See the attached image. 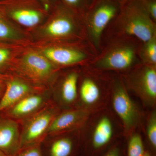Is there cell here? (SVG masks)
Instances as JSON below:
<instances>
[{
  "instance_id": "obj_1",
  "label": "cell",
  "mask_w": 156,
  "mask_h": 156,
  "mask_svg": "<svg viewBox=\"0 0 156 156\" xmlns=\"http://www.w3.org/2000/svg\"><path fill=\"white\" fill-rule=\"evenodd\" d=\"M120 4L119 14L108 27V40L133 38L144 43L156 36V22L148 14L144 0H126Z\"/></svg>"
},
{
  "instance_id": "obj_2",
  "label": "cell",
  "mask_w": 156,
  "mask_h": 156,
  "mask_svg": "<svg viewBox=\"0 0 156 156\" xmlns=\"http://www.w3.org/2000/svg\"><path fill=\"white\" fill-rule=\"evenodd\" d=\"M100 53L89 62L98 70L123 71L129 69L139 60L140 43L133 38L108 39Z\"/></svg>"
},
{
  "instance_id": "obj_3",
  "label": "cell",
  "mask_w": 156,
  "mask_h": 156,
  "mask_svg": "<svg viewBox=\"0 0 156 156\" xmlns=\"http://www.w3.org/2000/svg\"><path fill=\"white\" fill-rule=\"evenodd\" d=\"M121 4L114 0H94L84 15L86 39L97 55L102 49L104 34L119 12Z\"/></svg>"
},
{
  "instance_id": "obj_4",
  "label": "cell",
  "mask_w": 156,
  "mask_h": 156,
  "mask_svg": "<svg viewBox=\"0 0 156 156\" xmlns=\"http://www.w3.org/2000/svg\"><path fill=\"white\" fill-rule=\"evenodd\" d=\"M39 2V0H0V10L6 17L21 25L32 27L39 23L44 12H48L43 6L40 7Z\"/></svg>"
},
{
  "instance_id": "obj_5",
  "label": "cell",
  "mask_w": 156,
  "mask_h": 156,
  "mask_svg": "<svg viewBox=\"0 0 156 156\" xmlns=\"http://www.w3.org/2000/svg\"><path fill=\"white\" fill-rule=\"evenodd\" d=\"M43 53L48 59L62 66L72 65L86 62H89L97 55L91 47L85 49L53 47L45 49Z\"/></svg>"
},
{
  "instance_id": "obj_6",
  "label": "cell",
  "mask_w": 156,
  "mask_h": 156,
  "mask_svg": "<svg viewBox=\"0 0 156 156\" xmlns=\"http://www.w3.org/2000/svg\"><path fill=\"white\" fill-rule=\"evenodd\" d=\"M112 101L115 112L122 120L126 131H129L136 124L138 113L134 102L120 81L115 83Z\"/></svg>"
},
{
  "instance_id": "obj_7",
  "label": "cell",
  "mask_w": 156,
  "mask_h": 156,
  "mask_svg": "<svg viewBox=\"0 0 156 156\" xmlns=\"http://www.w3.org/2000/svg\"><path fill=\"white\" fill-rule=\"evenodd\" d=\"M55 8V17L47 27V32L51 36L57 38L72 36L76 32L75 17L78 15L60 2Z\"/></svg>"
},
{
  "instance_id": "obj_8",
  "label": "cell",
  "mask_w": 156,
  "mask_h": 156,
  "mask_svg": "<svg viewBox=\"0 0 156 156\" xmlns=\"http://www.w3.org/2000/svg\"><path fill=\"white\" fill-rule=\"evenodd\" d=\"M18 125L14 120L0 114V151L14 156L20 150Z\"/></svg>"
},
{
  "instance_id": "obj_9",
  "label": "cell",
  "mask_w": 156,
  "mask_h": 156,
  "mask_svg": "<svg viewBox=\"0 0 156 156\" xmlns=\"http://www.w3.org/2000/svg\"><path fill=\"white\" fill-rule=\"evenodd\" d=\"M53 111L47 110L34 117L20 135V149L32 145L47 131L53 119Z\"/></svg>"
},
{
  "instance_id": "obj_10",
  "label": "cell",
  "mask_w": 156,
  "mask_h": 156,
  "mask_svg": "<svg viewBox=\"0 0 156 156\" xmlns=\"http://www.w3.org/2000/svg\"><path fill=\"white\" fill-rule=\"evenodd\" d=\"M113 128L108 118L103 117L98 123L90 143L89 156H98L111 142Z\"/></svg>"
},
{
  "instance_id": "obj_11",
  "label": "cell",
  "mask_w": 156,
  "mask_h": 156,
  "mask_svg": "<svg viewBox=\"0 0 156 156\" xmlns=\"http://www.w3.org/2000/svg\"><path fill=\"white\" fill-rule=\"evenodd\" d=\"M30 92V87L24 82L14 79L8 80L0 99V114L13 106Z\"/></svg>"
},
{
  "instance_id": "obj_12",
  "label": "cell",
  "mask_w": 156,
  "mask_h": 156,
  "mask_svg": "<svg viewBox=\"0 0 156 156\" xmlns=\"http://www.w3.org/2000/svg\"><path fill=\"white\" fill-rule=\"evenodd\" d=\"M156 65L142 63L141 67L136 72L133 81L136 88L153 100L156 98Z\"/></svg>"
},
{
  "instance_id": "obj_13",
  "label": "cell",
  "mask_w": 156,
  "mask_h": 156,
  "mask_svg": "<svg viewBox=\"0 0 156 156\" xmlns=\"http://www.w3.org/2000/svg\"><path fill=\"white\" fill-rule=\"evenodd\" d=\"M44 101V98L41 95H27L2 113L5 114L3 115L8 117L20 118L25 116L37 109Z\"/></svg>"
},
{
  "instance_id": "obj_14",
  "label": "cell",
  "mask_w": 156,
  "mask_h": 156,
  "mask_svg": "<svg viewBox=\"0 0 156 156\" xmlns=\"http://www.w3.org/2000/svg\"><path fill=\"white\" fill-rule=\"evenodd\" d=\"M23 64L27 70L32 75L38 78H44L51 73L52 65L45 56L35 53L26 55Z\"/></svg>"
},
{
  "instance_id": "obj_15",
  "label": "cell",
  "mask_w": 156,
  "mask_h": 156,
  "mask_svg": "<svg viewBox=\"0 0 156 156\" xmlns=\"http://www.w3.org/2000/svg\"><path fill=\"white\" fill-rule=\"evenodd\" d=\"M85 115V112L81 110L65 112L53 119L47 131L51 134L66 130L74 126Z\"/></svg>"
},
{
  "instance_id": "obj_16",
  "label": "cell",
  "mask_w": 156,
  "mask_h": 156,
  "mask_svg": "<svg viewBox=\"0 0 156 156\" xmlns=\"http://www.w3.org/2000/svg\"><path fill=\"white\" fill-rule=\"evenodd\" d=\"M80 94L84 103L88 105L95 103L100 96V89L97 83L92 78H85L81 84Z\"/></svg>"
},
{
  "instance_id": "obj_17",
  "label": "cell",
  "mask_w": 156,
  "mask_h": 156,
  "mask_svg": "<svg viewBox=\"0 0 156 156\" xmlns=\"http://www.w3.org/2000/svg\"><path fill=\"white\" fill-rule=\"evenodd\" d=\"M79 75L76 72H72L66 76L62 87V95L65 102H73L77 94V84Z\"/></svg>"
},
{
  "instance_id": "obj_18",
  "label": "cell",
  "mask_w": 156,
  "mask_h": 156,
  "mask_svg": "<svg viewBox=\"0 0 156 156\" xmlns=\"http://www.w3.org/2000/svg\"><path fill=\"white\" fill-rule=\"evenodd\" d=\"M140 44L139 57L141 63L156 66V36Z\"/></svg>"
},
{
  "instance_id": "obj_19",
  "label": "cell",
  "mask_w": 156,
  "mask_h": 156,
  "mask_svg": "<svg viewBox=\"0 0 156 156\" xmlns=\"http://www.w3.org/2000/svg\"><path fill=\"white\" fill-rule=\"evenodd\" d=\"M74 145L70 138L64 137L56 140L50 147V156H71L73 152Z\"/></svg>"
},
{
  "instance_id": "obj_20",
  "label": "cell",
  "mask_w": 156,
  "mask_h": 156,
  "mask_svg": "<svg viewBox=\"0 0 156 156\" xmlns=\"http://www.w3.org/2000/svg\"><path fill=\"white\" fill-rule=\"evenodd\" d=\"M125 150V156H143L146 150L140 135H132L128 140Z\"/></svg>"
},
{
  "instance_id": "obj_21",
  "label": "cell",
  "mask_w": 156,
  "mask_h": 156,
  "mask_svg": "<svg viewBox=\"0 0 156 156\" xmlns=\"http://www.w3.org/2000/svg\"><path fill=\"white\" fill-rule=\"evenodd\" d=\"M61 3L83 19L94 0H60Z\"/></svg>"
},
{
  "instance_id": "obj_22",
  "label": "cell",
  "mask_w": 156,
  "mask_h": 156,
  "mask_svg": "<svg viewBox=\"0 0 156 156\" xmlns=\"http://www.w3.org/2000/svg\"><path fill=\"white\" fill-rule=\"evenodd\" d=\"M6 15L0 10V40H10L14 37V33L5 19Z\"/></svg>"
},
{
  "instance_id": "obj_23",
  "label": "cell",
  "mask_w": 156,
  "mask_h": 156,
  "mask_svg": "<svg viewBox=\"0 0 156 156\" xmlns=\"http://www.w3.org/2000/svg\"><path fill=\"white\" fill-rule=\"evenodd\" d=\"M147 136L149 144L154 152L156 150V117L155 114L152 116L148 124Z\"/></svg>"
},
{
  "instance_id": "obj_24",
  "label": "cell",
  "mask_w": 156,
  "mask_h": 156,
  "mask_svg": "<svg viewBox=\"0 0 156 156\" xmlns=\"http://www.w3.org/2000/svg\"><path fill=\"white\" fill-rule=\"evenodd\" d=\"M119 144H113L99 156H125V151Z\"/></svg>"
},
{
  "instance_id": "obj_25",
  "label": "cell",
  "mask_w": 156,
  "mask_h": 156,
  "mask_svg": "<svg viewBox=\"0 0 156 156\" xmlns=\"http://www.w3.org/2000/svg\"><path fill=\"white\" fill-rule=\"evenodd\" d=\"M23 149L14 156H43L39 146L31 145Z\"/></svg>"
},
{
  "instance_id": "obj_26",
  "label": "cell",
  "mask_w": 156,
  "mask_h": 156,
  "mask_svg": "<svg viewBox=\"0 0 156 156\" xmlns=\"http://www.w3.org/2000/svg\"><path fill=\"white\" fill-rule=\"evenodd\" d=\"M11 52L8 48L0 46V73L1 71L5 67L10 58ZM3 74V73H2Z\"/></svg>"
},
{
  "instance_id": "obj_27",
  "label": "cell",
  "mask_w": 156,
  "mask_h": 156,
  "mask_svg": "<svg viewBox=\"0 0 156 156\" xmlns=\"http://www.w3.org/2000/svg\"><path fill=\"white\" fill-rule=\"evenodd\" d=\"M148 14L154 22L156 21V0H144Z\"/></svg>"
},
{
  "instance_id": "obj_28",
  "label": "cell",
  "mask_w": 156,
  "mask_h": 156,
  "mask_svg": "<svg viewBox=\"0 0 156 156\" xmlns=\"http://www.w3.org/2000/svg\"><path fill=\"white\" fill-rule=\"evenodd\" d=\"M44 6V8L46 11H48L51 10L52 8H54V5H56L58 3L57 2H60V0H39Z\"/></svg>"
},
{
  "instance_id": "obj_29",
  "label": "cell",
  "mask_w": 156,
  "mask_h": 156,
  "mask_svg": "<svg viewBox=\"0 0 156 156\" xmlns=\"http://www.w3.org/2000/svg\"><path fill=\"white\" fill-rule=\"evenodd\" d=\"M8 80V79L5 75L0 73V84H5Z\"/></svg>"
},
{
  "instance_id": "obj_30",
  "label": "cell",
  "mask_w": 156,
  "mask_h": 156,
  "mask_svg": "<svg viewBox=\"0 0 156 156\" xmlns=\"http://www.w3.org/2000/svg\"><path fill=\"white\" fill-rule=\"evenodd\" d=\"M5 88V84H0V99L2 96Z\"/></svg>"
},
{
  "instance_id": "obj_31",
  "label": "cell",
  "mask_w": 156,
  "mask_h": 156,
  "mask_svg": "<svg viewBox=\"0 0 156 156\" xmlns=\"http://www.w3.org/2000/svg\"><path fill=\"white\" fill-rule=\"evenodd\" d=\"M143 156H153L151 154H150V153L148 151H146L145 153H144V155Z\"/></svg>"
},
{
  "instance_id": "obj_32",
  "label": "cell",
  "mask_w": 156,
  "mask_h": 156,
  "mask_svg": "<svg viewBox=\"0 0 156 156\" xmlns=\"http://www.w3.org/2000/svg\"><path fill=\"white\" fill-rule=\"evenodd\" d=\"M114 1H116V2H118L119 3H122L123 2L126 1V0H114Z\"/></svg>"
},
{
  "instance_id": "obj_33",
  "label": "cell",
  "mask_w": 156,
  "mask_h": 156,
  "mask_svg": "<svg viewBox=\"0 0 156 156\" xmlns=\"http://www.w3.org/2000/svg\"><path fill=\"white\" fill-rule=\"evenodd\" d=\"M0 156H9L6 155V154L0 151Z\"/></svg>"
}]
</instances>
